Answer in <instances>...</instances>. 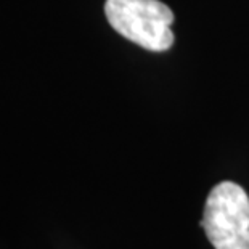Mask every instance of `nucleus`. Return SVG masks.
<instances>
[{
    "label": "nucleus",
    "mask_w": 249,
    "mask_h": 249,
    "mask_svg": "<svg viewBox=\"0 0 249 249\" xmlns=\"http://www.w3.org/2000/svg\"><path fill=\"white\" fill-rule=\"evenodd\" d=\"M201 227L215 249H249V196L235 182H220L206 199Z\"/></svg>",
    "instance_id": "2"
},
{
    "label": "nucleus",
    "mask_w": 249,
    "mask_h": 249,
    "mask_svg": "<svg viewBox=\"0 0 249 249\" xmlns=\"http://www.w3.org/2000/svg\"><path fill=\"white\" fill-rule=\"evenodd\" d=\"M105 15L116 33L150 52L174 45V13L160 0H107Z\"/></svg>",
    "instance_id": "1"
}]
</instances>
